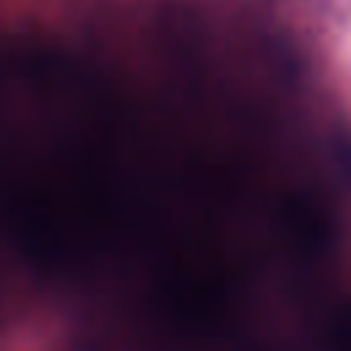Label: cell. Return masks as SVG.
<instances>
[{"label":"cell","mask_w":351,"mask_h":351,"mask_svg":"<svg viewBox=\"0 0 351 351\" xmlns=\"http://www.w3.org/2000/svg\"><path fill=\"white\" fill-rule=\"evenodd\" d=\"M258 186L90 63L0 41V225L123 346L263 351L261 296L318 225Z\"/></svg>","instance_id":"6da1fadb"}]
</instances>
